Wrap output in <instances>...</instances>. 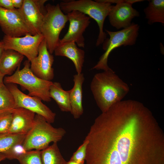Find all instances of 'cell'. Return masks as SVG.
Returning a JSON list of instances; mask_svg holds the SVG:
<instances>
[{"label":"cell","instance_id":"obj_22","mask_svg":"<svg viewBox=\"0 0 164 164\" xmlns=\"http://www.w3.org/2000/svg\"><path fill=\"white\" fill-rule=\"evenodd\" d=\"M15 108L14 97L4 83L0 86V114L12 113Z\"/></svg>","mask_w":164,"mask_h":164},{"label":"cell","instance_id":"obj_28","mask_svg":"<svg viewBox=\"0 0 164 164\" xmlns=\"http://www.w3.org/2000/svg\"><path fill=\"white\" fill-rule=\"evenodd\" d=\"M0 7L9 10L15 9L13 5L12 0H0Z\"/></svg>","mask_w":164,"mask_h":164},{"label":"cell","instance_id":"obj_8","mask_svg":"<svg viewBox=\"0 0 164 164\" xmlns=\"http://www.w3.org/2000/svg\"><path fill=\"white\" fill-rule=\"evenodd\" d=\"M5 85L14 97L15 108H25L42 116L50 124L54 122L56 113L44 104L40 99L24 93L16 84H9Z\"/></svg>","mask_w":164,"mask_h":164},{"label":"cell","instance_id":"obj_2","mask_svg":"<svg viewBox=\"0 0 164 164\" xmlns=\"http://www.w3.org/2000/svg\"><path fill=\"white\" fill-rule=\"evenodd\" d=\"M94 100L102 112L121 101L129 91L128 84L111 69L96 74L90 84Z\"/></svg>","mask_w":164,"mask_h":164},{"label":"cell","instance_id":"obj_33","mask_svg":"<svg viewBox=\"0 0 164 164\" xmlns=\"http://www.w3.org/2000/svg\"><path fill=\"white\" fill-rule=\"evenodd\" d=\"M65 164H80L79 163H78L75 161H73L70 160L68 162H67Z\"/></svg>","mask_w":164,"mask_h":164},{"label":"cell","instance_id":"obj_29","mask_svg":"<svg viewBox=\"0 0 164 164\" xmlns=\"http://www.w3.org/2000/svg\"><path fill=\"white\" fill-rule=\"evenodd\" d=\"M14 7L16 9L21 8L23 4L24 0H12Z\"/></svg>","mask_w":164,"mask_h":164},{"label":"cell","instance_id":"obj_19","mask_svg":"<svg viewBox=\"0 0 164 164\" xmlns=\"http://www.w3.org/2000/svg\"><path fill=\"white\" fill-rule=\"evenodd\" d=\"M49 93L50 98L55 101L61 111L70 112V90H64L60 83L55 82L51 85Z\"/></svg>","mask_w":164,"mask_h":164},{"label":"cell","instance_id":"obj_16","mask_svg":"<svg viewBox=\"0 0 164 164\" xmlns=\"http://www.w3.org/2000/svg\"><path fill=\"white\" fill-rule=\"evenodd\" d=\"M56 56H65L73 63L77 74L82 73L85 57L84 51L79 48L74 42H59L54 51Z\"/></svg>","mask_w":164,"mask_h":164},{"label":"cell","instance_id":"obj_5","mask_svg":"<svg viewBox=\"0 0 164 164\" xmlns=\"http://www.w3.org/2000/svg\"><path fill=\"white\" fill-rule=\"evenodd\" d=\"M30 66V62L28 60H26L22 69L20 70L19 67L12 75L5 77L4 83L18 84L28 91L29 95L38 97L45 101L50 102L51 98L49 91L53 82L37 77L32 71Z\"/></svg>","mask_w":164,"mask_h":164},{"label":"cell","instance_id":"obj_31","mask_svg":"<svg viewBox=\"0 0 164 164\" xmlns=\"http://www.w3.org/2000/svg\"><path fill=\"white\" fill-rule=\"evenodd\" d=\"M6 159V156L4 153H0V162Z\"/></svg>","mask_w":164,"mask_h":164},{"label":"cell","instance_id":"obj_21","mask_svg":"<svg viewBox=\"0 0 164 164\" xmlns=\"http://www.w3.org/2000/svg\"><path fill=\"white\" fill-rule=\"evenodd\" d=\"M42 164H65L67 161L62 156L57 142L41 151Z\"/></svg>","mask_w":164,"mask_h":164},{"label":"cell","instance_id":"obj_18","mask_svg":"<svg viewBox=\"0 0 164 164\" xmlns=\"http://www.w3.org/2000/svg\"><path fill=\"white\" fill-rule=\"evenodd\" d=\"M24 57L14 50H5L0 57V72L5 76L11 75L20 67Z\"/></svg>","mask_w":164,"mask_h":164},{"label":"cell","instance_id":"obj_35","mask_svg":"<svg viewBox=\"0 0 164 164\" xmlns=\"http://www.w3.org/2000/svg\"></svg>","mask_w":164,"mask_h":164},{"label":"cell","instance_id":"obj_1","mask_svg":"<svg viewBox=\"0 0 164 164\" xmlns=\"http://www.w3.org/2000/svg\"><path fill=\"white\" fill-rule=\"evenodd\" d=\"M125 108V126L116 138L112 139L105 127L103 132L118 152L124 164H145V158L133 155L132 150L136 126L146 110L137 101L130 103Z\"/></svg>","mask_w":164,"mask_h":164},{"label":"cell","instance_id":"obj_20","mask_svg":"<svg viewBox=\"0 0 164 164\" xmlns=\"http://www.w3.org/2000/svg\"><path fill=\"white\" fill-rule=\"evenodd\" d=\"M148 6L144 10L148 23L152 25L155 23L164 24V0L149 1Z\"/></svg>","mask_w":164,"mask_h":164},{"label":"cell","instance_id":"obj_32","mask_svg":"<svg viewBox=\"0 0 164 164\" xmlns=\"http://www.w3.org/2000/svg\"><path fill=\"white\" fill-rule=\"evenodd\" d=\"M5 76L0 72V86L4 83V79Z\"/></svg>","mask_w":164,"mask_h":164},{"label":"cell","instance_id":"obj_4","mask_svg":"<svg viewBox=\"0 0 164 164\" xmlns=\"http://www.w3.org/2000/svg\"><path fill=\"white\" fill-rule=\"evenodd\" d=\"M59 5L63 13L77 11L94 20L99 29L96 46H98L103 43L106 39V34L103 31L104 24L113 6L111 4L101 0H78L63 1Z\"/></svg>","mask_w":164,"mask_h":164},{"label":"cell","instance_id":"obj_15","mask_svg":"<svg viewBox=\"0 0 164 164\" xmlns=\"http://www.w3.org/2000/svg\"><path fill=\"white\" fill-rule=\"evenodd\" d=\"M12 114V123L8 133L26 135L33 125L36 114L22 108H14Z\"/></svg>","mask_w":164,"mask_h":164},{"label":"cell","instance_id":"obj_7","mask_svg":"<svg viewBox=\"0 0 164 164\" xmlns=\"http://www.w3.org/2000/svg\"><path fill=\"white\" fill-rule=\"evenodd\" d=\"M139 29V26L138 24L132 22L129 27L121 30L113 32L105 30L109 38L103 43V48L105 52L92 69L104 71L110 69L108 65V58L110 53L115 48L122 46L134 45L138 35Z\"/></svg>","mask_w":164,"mask_h":164},{"label":"cell","instance_id":"obj_24","mask_svg":"<svg viewBox=\"0 0 164 164\" xmlns=\"http://www.w3.org/2000/svg\"><path fill=\"white\" fill-rule=\"evenodd\" d=\"M20 164H42L41 151H27L17 157Z\"/></svg>","mask_w":164,"mask_h":164},{"label":"cell","instance_id":"obj_30","mask_svg":"<svg viewBox=\"0 0 164 164\" xmlns=\"http://www.w3.org/2000/svg\"><path fill=\"white\" fill-rule=\"evenodd\" d=\"M4 50V43L2 40L0 41V57Z\"/></svg>","mask_w":164,"mask_h":164},{"label":"cell","instance_id":"obj_14","mask_svg":"<svg viewBox=\"0 0 164 164\" xmlns=\"http://www.w3.org/2000/svg\"><path fill=\"white\" fill-rule=\"evenodd\" d=\"M18 9L30 34H41L40 28L44 15L36 0H24L22 7Z\"/></svg>","mask_w":164,"mask_h":164},{"label":"cell","instance_id":"obj_23","mask_svg":"<svg viewBox=\"0 0 164 164\" xmlns=\"http://www.w3.org/2000/svg\"><path fill=\"white\" fill-rule=\"evenodd\" d=\"M25 135L9 133L0 135V153H4L17 145L22 144Z\"/></svg>","mask_w":164,"mask_h":164},{"label":"cell","instance_id":"obj_17","mask_svg":"<svg viewBox=\"0 0 164 164\" xmlns=\"http://www.w3.org/2000/svg\"><path fill=\"white\" fill-rule=\"evenodd\" d=\"M84 80V74L81 73L73 76L74 85L70 90V112L75 119L79 118L84 112L82 105V85Z\"/></svg>","mask_w":164,"mask_h":164},{"label":"cell","instance_id":"obj_11","mask_svg":"<svg viewBox=\"0 0 164 164\" xmlns=\"http://www.w3.org/2000/svg\"><path fill=\"white\" fill-rule=\"evenodd\" d=\"M69 26L67 32L59 42H74L79 47L85 46L84 32L89 26L90 17L77 11H73L67 14Z\"/></svg>","mask_w":164,"mask_h":164},{"label":"cell","instance_id":"obj_27","mask_svg":"<svg viewBox=\"0 0 164 164\" xmlns=\"http://www.w3.org/2000/svg\"><path fill=\"white\" fill-rule=\"evenodd\" d=\"M26 151L24 148L22 144H19L14 146L4 153L6 156V159L12 160L16 159L20 155Z\"/></svg>","mask_w":164,"mask_h":164},{"label":"cell","instance_id":"obj_26","mask_svg":"<svg viewBox=\"0 0 164 164\" xmlns=\"http://www.w3.org/2000/svg\"><path fill=\"white\" fill-rule=\"evenodd\" d=\"M12 120L11 113L0 114V135L8 133Z\"/></svg>","mask_w":164,"mask_h":164},{"label":"cell","instance_id":"obj_3","mask_svg":"<svg viewBox=\"0 0 164 164\" xmlns=\"http://www.w3.org/2000/svg\"><path fill=\"white\" fill-rule=\"evenodd\" d=\"M66 133L63 128L53 127L43 117L36 114L33 125L25 135L22 145L26 151L42 150L51 142L60 141Z\"/></svg>","mask_w":164,"mask_h":164},{"label":"cell","instance_id":"obj_13","mask_svg":"<svg viewBox=\"0 0 164 164\" xmlns=\"http://www.w3.org/2000/svg\"><path fill=\"white\" fill-rule=\"evenodd\" d=\"M0 27L5 35L12 37L30 34L18 9L9 10L0 7Z\"/></svg>","mask_w":164,"mask_h":164},{"label":"cell","instance_id":"obj_10","mask_svg":"<svg viewBox=\"0 0 164 164\" xmlns=\"http://www.w3.org/2000/svg\"><path fill=\"white\" fill-rule=\"evenodd\" d=\"M142 0H121L113 6L108 15L110 24L117 29L128 27L132 19L139 16V12L133 8L132 5Z\"/></svg>","mask_w":164,"mask_h":164},{"label":"cell","instance_id":"obj_6","mask_svg":"<svg viewBox=\"0 0 164 164\" xmlns=\"http://www.w3.org/2000/svg\"><path fill=\"white\" fill-rule=\"evenodd\" d=\"M46 12L40 28V33L45 40L48 51L52 54L59 43V36L68 21L67 15L60 9L59 4L45 6Z\"/></svg>","mask_w":164,"mask_h":164},{"label":"cell","instance_id":"obj_9","mask_svg":"<svg viewBox=\"0 0 164 164\" xmlns=\"http://www.w3.org/2000/svg\"><path fill=\"white\" fill-rule=\"evenodd\" d=\"M44 39L41 34L32 35L29 33L19 37L5 35L2 41L5 50L16 51L26 56L30 62L38 55L39 45Z\"/></svg>","mask_w":164,"mask_h":164},{"label":"cell","instance_id":"obj_25","mask_svg":"<svg viewBox=\"0 0 164 164\" xmlns=\"http://www.w3.org/2000/svg\"><path fill=\"white\" fill-rule=\"evenodd\" d=\"M88 140L86 138L83 143L73 154L70 160L80 164H84L85 161Z\"/></svg>","mask_w":164,"mask_h":164},{"label":"cell","instance_id":"obj_34","mask_svg":"<svg viewBox=\"0 0 164 164\" xmlns=\"http://www.w3.org/2000/svg\"><path fill=\"white\" fill-rule=\"evenodd\" d=\"M138 156H140V155H138ZM147 157H151V156H147ZM160 157H160H159V158H160L161 159H163L162 158V157L161 158V157Z\"/></svg>","mask_w":164,"mask_h":164},{"label":"cell","instance_id":"obj_12","mask_svg":"<svg viewBox=\"0 0 164 164\" xmlns=\"http://www.w3.org/2000/svg\"><path fill=\"white\" fill-rule=\"evenodd\" d=\"M54 60L53 56L48 51L44 39L39 45L38 55L30 62L31 70L38 77L51 81L54 77L52 67Z\"/></svg>","mask_w":164,"mask_h":164}]
</instances>
